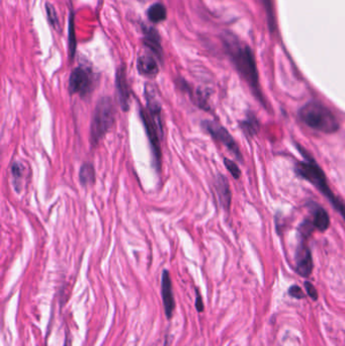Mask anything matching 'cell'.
Returning a JSON list of instances; mask_svg holds the SVG:
<instances>
[{"instance_id":"6da1fadb","label":"cell","mask_w":345,"mask_h":346,"mask_svg":"<svg viewBox=\"0 0 345 346\" xmlns=\"http://www.w3.org/2000/svg\"><path fill=\"white\" fill-rule=\"evenodd\" d=\"M145 98L147 101V107H142L140 109V117L152 148L154 165L157 170H159L161 165V139L163 138L164 134L162 106L157 100L154 88L150 85L145 87Z\"/></svg>"},{"instance_id":"7a4b0ae2","label":"cell","mask_w":345,"mask_h":346,"mask_svg":"<svg viewBox=\"0 0 345 346\" xmlns=\"http://www.w3.org/2000/svg\"><path fill=\"white\" fill-rule=\"evenodd\" d=\"M225 46L229 56L236 69L240 73L245 81L249 84L250 88L253 90L255 97L261 104H264L262 92L259 85V77L258 71L255 62V57L251 51V49L238 42L237 40L226 37L224 40Z\"/></svg>"},{"instance_id":"3957f363","label":"cell","mask_w":345,"mask_h":346,"mask_svg":"<svg viewBox=\"0 0 345 346\" xmlns=\"http://www.w3.org/2000/svg\"><path fill=\"white\" fill-rule=\"evenodd\" d=\"M299 151L305 157V160L297 163L295 167L296 172L302 178L308 180L315 187H317L318 190L331 203L333 208L342 216L345 221L344 203L339 198H337L329 187L325 174L310 154L302 147H299Z\"/></svg>"},{"instance_id":"277c9868","label":"cell","mask_w":345,"mask_h":346,"mask_svg":"<svg viewBox=\"0 0 345 346\" xmlns=\"http://www.w3.org/2000/svg\"><path fill=\"white\" fill-rule=\"evenodd\" d=\"M299 117L311 129L321 133L333 134L339 130V122L335 114L327 106L316 101L304 104L299 110Z\"/></svg>"},{"instance_id":"5b68a950","label":"cell","mask_w":345,"mask_h":346,"mask_svg":"<svg viewBox=\"0 0 345 346\" xmlns=\"http://www.w3.org/2000/svg\"><path fill=\"white\" fill-rule=\"evenodd\" d=\"M116 119V108L110 98H102L95 106L90 126V143L95 147L112 127Z\"/></svg>"},{"instance_id":"8992f818","label":"cell","mask_w":345,"mask_h":346,"mask_svg":"<svg viewBox=\"0 0 345 346\" xmlns=\"http://www.w3.org/2000/svg\"><path fill=\"white\" fill-rule=\"evenodd\" d=\"M202 127L205 129L208 135L212 136V138L223 144L232 154L233 156L238 160L243 161L241 151L239 146L237 145L236 141L230 135V133L220 124L214 122V121H204L202 123Z\"/></svg>"},{"instance_id":"52a82bcc","label":"cell","mask_w":345,"mask_h":346,"mask_svg":"<svg viewBox=\"0 0 345 346\" xmlns=\"http://www.w3.org/2000/svg\"><path fill=\"white\" fill-rule=\"evenodd\" d=\"M92 74L84 67H76L71 72L69 78V91L71 94H79L84 98L92 89Z\"/></svg>"},{"instance_id":"ba28073f","label":"cell","mask_w":345,"mask_h":346,"mask_svg":"<svg viewBox=\"0 0 345 346\" xmlns=\"http://www.w3.org/2000/svg\"><path fill=\"white\" fill-rule=\"evenodd\" d=\"M296 271L301 277H310L313 272V258L310 248L305 239L299 244L296 251Z\"/></svg>"},{"instance_id":"9c48e42d","label":"cell","mask_w":345,"mask_h":346,"mask_svg":"<svg viewBox=\"0 0 345 346\" xmlns=\"http://www.w3.org/2000/svg\"><path fill=\"white\" fill-rule=\"evenodd\" d=\"M161 296L165 316L168 320H170L172 318L173 312L175 310V300L173 295L171 276L167 270L163 271L161 277Z\"/></svg>"},{"instance_id":"30bf717a","label":"cell","mask_w":345,"mask_h":346,"mask_svg":"<svg viewBox=\"0 0 345 346\" xmlns=\"http://www.w3.org/2000/svg\"><path fill=\"white\" fill-rule=\"evenodd\" d=\"M116 86L118 91L119 103L124 111H128L130 108V89L127 81L126 69L124 66L120 67L116 74Z\"/></svg>"},{"instance_id":"8fae6325","label":"cell","mask_w":345,"mask_h":346,"mask_svg":"<svg viewBox=\"0 0 345 346\" xmlns=\"http://www.w3.org/2000/svg\"><path fill=\"white\" fill-rule=\"evenodd\" d=\"M308 208L312 214L311 222L314 227L321 232H325L330 226V217L326 209L316 203H310Z\"/></svg>"},{"instance_id":"7c38bea8","label":"cell","mask_w":345,"mask_h":346,"mask_svg":"<svg viewBox=\"0 0 345 346\" xmlns=\"http://www.w3.org/2000/svg\"><path fill=\"white\" fill-rule=\"evenodd\" d=\"M144 43L147 48H149L159 61L163 59V49L161 45V37L157 31L153 28L144 27Z\"/></svg>"},{"instance_id":"4fadbf2b","label":"cell","mask_w":345,"mask_h":346,"mask_svg":"<svg viewBox=\"0 0 345 346\" xmlns=\"http://www.w3.org/2000/svg\"><path fill=\"white\" fill-rule=\"evenodd\" d=\"M215 187H216L221 206L226 210H229L230 206H231L232 194H231V190H230V185H229L228 179L224 175L219 174L216 178Z\"/></svg>"},{"instance_id":"5bb4252c","label":"cell","mask_w":345,"mask_h":346,"mask_svg":"<svg viewBox=\"0 0 345 346\" xmlns=\"http://www.w3.org/2000/svg\"><path fill=\"white\" fill-rule=\"evenodd\" d=\"M137 68L141 75L147 77H155L159 72V66L153 56L143 55L138 58Z\"/></svg>"},{"instance_id":"9a60e30c","label":"cell","mask_w":345,"mask_h":346,"mask_svg":"<svg viewBox=\"0 0 345 346\" xmlns=\"http://www.w3.org/2000/svg\"><path fill=\"white\" fill-rule=\"evenodd\" d=\"M147 16L149 18V21L153 24H158L161 23L163 21L166 20L167 17V10L165 8V6L160 3H154L152 4L148 10H147Z\"/></svg>"},{"instance_id":"2e32d148","label":"cell","mask_w":345,"mask_h":346,"mask_svg":"<svg viewBox=\"0 0 345 346\" xmlns=\"http://www.w3.org/2000/svg\"><path fill=\"white\" fill-rule=\"evenodd\" d=\"M240 128L247 137H253L259 131V122L254 114L249 112L247 118L240 122Z\"/></svg>"},{"instance_id":"e0dca14e","label":"cell","mask_w":345,"mask_h":346,"mask_svg":"<svg viewBox=\"0 0 345 346\" xmlns=\"http://www.w3.org/2000/svg\"><path fill=\"white\" fill-rule=\"evenodd\" d=\"M79 179H80V183L83 186H88V185L93 184L95 181L94 167L89 163H84L80 168Z\"/></svg>"},{"instance_id":"ac0fdd59","label":"cell","mask_w":345,"mask_h":346,"mask_svg":"<svg viewBox=\"0 0 345 346\" xmlns=\"http://www.w3.org/2000/svg\"><path fill=\"white\" fill-rule=\"evenodd\" d=\"M11 172H12V177H13V183L14 186L17 190H20L21 188V183H22V179L24 177V172H25V168L24 166L16 162L13 164L12 168H11Z\"/></svg>"},{"instance_id":"d6986e66","label":"cell","mask_w":345,"mask_h":346,"mask_svg":"<svg viewBox=\"0 0 345 346\" xmlns=\"http://www.w3.org/2000/svg\"><path fill=\"white\" fill-rule=\"evenodd\" d=\"M75 25H74V13L71 12L69 20V53L70 58H74L76 50V39H75Z\"/></svg>"},{"instance_id":"ffe728a7","label":"cell","mask_w":345,"mask_h":346,"mask_svg":"<svg viewBox=\"0 0 345 346\" xmlns=\"http://www.w3.org/2000/svg\"><path fill=\"white\" fill-rule=\"evenodd\" d=\"M224 163H225V166L226 168L228 169V171L232 174V176L235 178V179H238L241 175V170L240 168L238 167V165L231 159H228V158H225L224 159Z\"/></svg>"},{"instance_id":"44dd1931","label":"cell","mask_w":345,"mask_h":346,"mask_svg":"<svg viewBox=\"0 0 345 346\" xmlns=\"http://www.w3.org/2000/svg\"><path fill=\"white\" fill-rule=\"evenodd\" d=\"M47 15H48V20L51 23V25L53 27H55L57 29V27H59V20H58V15L56 12V9L54 8V6L52 4L47 3Z\"/></svg>"},{"instance_id":"7402d4cb","label":"cell","mask_w":345,"mask_h":346,"mask_svg":"<svg viewBox=\"0 0 345 346\" xmlns=\"http://www.w3.org/2000/svg\"><path fill=\"white\" fill-rule=\"evenodd\" d=\"M289 295L291 297H293L295 299H299V300L305 298V294L299 285H292L289 290Z\"/></svg>"},{"instance_id":"603a6c76","label":"cell","mask_w":345,"mask_h":346,"mask_svg":"<svg viewBox=\"0 0 345 346\" xmlns=\"http://www.w3.org/2000/svg\"><path fill=\"white\" fill-rule=\"evenodd\" d=\"M195 306H196L197 311L199 312V313H202V312H204V310H205L203 298H202L201 293H200V291L198 289L196 290V303H195Z\"/></svg>"},{"instance_id":"cb8c5ba5","label":"cell","mask_w":345,"mask_h":346,"mask_svg":"<svg viewBox=\"0 0 345 346\" xmlns=\"http://www.w3.org/2000/svg\"><path fill=\"white\" fill-rule=\"evenodd\" d=\"M305 289H306L308 295L310 296L313 300L316 301V300L318 299V293H317L315 286H314L311 282H309V281H306V282H305Z\"/></svg>"},{"instance_id":"d4e9b609","label":"cell","mask_w":345,"mask_h":346,"mask_svg":"<svg viewBox=\"0 0 345 346\" xmlns=\"http://www.w3.org/2000/svg\"><path fill=\"white\" fill-rule=\"evenodd\" d=\"M70 344H71V340H70L69 337L67 336L66 337V339H65V342H64V345L63 346H70Z\"/></svg>"}]
</instances>
